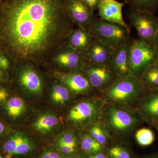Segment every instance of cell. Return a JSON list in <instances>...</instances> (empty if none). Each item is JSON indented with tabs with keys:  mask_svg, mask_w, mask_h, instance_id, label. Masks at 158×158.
<instances>
[{
	"mask_svg": "<svg viewBox=\"0 0 158 158\" xmlns=\"http://www.w3.org/2000/svg\"><path fill=\"white\" fill-rule=\"evenodd\" d=\"M75 25L64 0H2L0 51L13 66L30 62L45 69Z\"/></svg>",
	"mask_w": 158,
	"mask_h": 158,
	"instance_id": "cell-1",
	"label": "cell"
},
{
	"mask_svg": "<svg viewBox=\"0 0 158 158\" xmlns=\"http://www.w3.org/2000/svg\"><path fill=\"white\" fill-rule=\"evenodd\" d=\"M41 66L30 62L13 66L10 73V85L13 93L36 106L43 101V91L49 78Z\"/></svg>",
	"mask_w": 158,
	"mask_h": 158,
	"instance_id": "cell-2",
	"label": "cell"
},
{
	"mask_svg": "<svg viewBox=\"0 0 158 158\" xmlns=\"http://www.w3.org/2000/svg\"><path fill=\"white\" fill-rule=\"evenodd\" d=\"M64 119L60 113L47 107H36L25 127L42 142L51 143L63 130Z\"/></svg>",
	"mask_w": 158,
	"mask_h": 158,
	"instance_id": "cell-3",
	"label": "cell"
},
{
	"mask_svg": "<svg viewBox=\"0 0 158 158\" xmlns=\"http://www.w3.org/2000/svg\"><path fill=\"white\" fill-rule=\"evenodd\" d=\"M42 145L26 127L12 128L0 142V151L7 158H33Z\"/></svg>",
	"mask_w": 158,
	"mask_h": 158,
	"instance_id": "cell-4",
	"label": "cell"
},
{
	"mask_svg": "<svg viewBox=\"0 0 158 158\" xmlns=\"http://www.w3.org/2000/svg\"><path fill=\"white\" fill-rule=\"evenodd\" d=\"M105 90L109 100L120 105L131 103L145 92L139 79L130 75L116 78Z\"/></svg>",
	"mask_w": 158,
	"mask_h": 158,
	"instance_id": "cell-5",
	"label": "cell"
},
{
	"mask_svg": "<svg viewBox=\"0 0 158 158\" xmlns=\"http://www.w3.org/2000/svg\"><path fill=\"white\" fill-rule=\"evenodd\" d=\"M35 106L13 93L0 106V118L12 128L25 127L35 110Z\"/></svg>",
	"mask_w": 158,
	"mask_h": 158,
	"instance_id": "cell-6",
	"label": "cell"
},
{
	"mask_svg": "<svg viewBox=\"0 0 158 158\" xmlns=\"http://www.w3.org/2000/svg\"><path fill=\"white\" fill-rule=\"evenodd\" d=\"M88 29L97 40L116 49L131 38L129 31L123 26L95 17Z\"/></svg>",
	"mask_w": 158,
	"mask_h": 158,
	"instance_id": "cell-7",
	"label": "cell"
},
{
	"mask_svg": "<svg viewBox=\"0 0 158 158\" xmlns=\"http://www.w3.org/2000/svg\"><path fill=\"white\" fill-rule=\"evenodd\" d=\"M158 60V52L153 44L132 40L129 75L139 79L144 70Z\"/></svg>",
	"mask_w": 158,
	"mask_h": 158,
	"instance_id": "cell-8",
	"label": "cell"
},
{
	"mask_svg": "<svg viewBox=\"0 0 158 158\" xmlns=\"http://www.w3.org/2000/svg\"><path fill=\"white\" fill-rule=\"evenodd\" d=\"M86 64L83 54L65 44L52 56L45 69L62 72L82 71Z\"/></svg>",
	"mask_w": 158,
	"mask_h": 158,
	"instance_id": "cell-9",
	"label": "cell"
},
{
	"mask_svg": "<svg viewBox=\"0 0 158 158\" xmlns=\"http://www.w3.org/2000/svg\"><path fill=\"white\" fill-rule=\"evenodd\" d=\"M75 95L59 80L49 75L43 97L46 106L60 113L69 106Z\"/></svg>",
	"mask_w": 158,
	"mask_h": 158,
	"instance_id": "cell-10",
	"label": "cell"
},
{
	"mask_svg": "<svg viewBox=\"0 0 158 158\" xmlns=\"http://www.w3.org/2000/svg\"><path fill=\"white\" fill-rule=\"evenodd\" d=\"M127 15L131 25L137 31L139 39L147 43H153L158 29V16L131 8Z\"/></svg>",
	"mask_w": 158,
	"mask_h": 158,
	"instance_id": "cell-11",
	"label": "cell"
},
{
	"mask_svg": "<svg viewBox=\"0 0 158 158\" xmlns=\"http://www.w3.org/2000/svg\"><path fill=\"white\" fill-rule=\"evenodd\" d=\"M96 105L91 101H81L72 106L66 112L63 118L69 124L81 127L89 123L96 117Z\"/></svg>",
	"mask_w": 158,
	"mask_h": 158,
	"instance_id": "cell-12",
	"label": "cell"
},
{
	"mask_svg": "<svg viewBox=\"0 0 158 158\" xmlns=\"http://www.w3.org/2000/svg\"><path fill=\"white\" fill-rule=\"evenodd\" d=\"M46 70L50 76L59 80L74 95L86 94L93 90L83 71L62 72Z\"/></svg>",
	"mask_w": 158,
	"mask_h": 158,
	"instance_id": "cell-13",
	"label": "cell"
},
{
	"mask_svg": "<svg viewBox=\"0 0 158 158\" xmlns=\"http://www.w3.org/2000/svg\"><path fill=\"white\" fill-rule=\"evenodd\" d=\"M82 71L93 89L105 90L117 78L106 64L86 63Z\"/></svg>",
	"mask_w": 158,
	"mask_h": 158,
	"instance_id": "cell-14",
	"label": "cell"
},
{
	"mask_svg": "<svg viewBox=\"0 0 158 158\" xmlns=\"http://www.w3.org/2000/svg\"><path fill=\"white\" fill-rule=\"evenodd\" d=\"M131 43V38L124 44L114 50L106 63V65L117 78L129 75Z\"/></svg>",
	"mask_w": 158,
	"mask_h": 158,
	"instance_id": "cell-15",
	"label": "cell"
},
{
	"mask_svg": "<svg viewBox=\"0 0 158 158\" xmlns=\"http://www.w3.org/2000/svg\"><path fill=\"white\" fill-rule=\"evenodd\" d=\"M106 119L109 127L119 134L130 131L138 123V118L132 114L116 107L109 108L106 114Z\"/></svg>",
	"mask_w": 158,
	"mask_h": 158,
	"instance_id": "cell-16",
	"label": "cell"
},
{
	"mask_svg": "<svg viewBox=\"0 0 158 158\" xmlns=\"http://www.w3.org/2000/svg\"><path fill=\"white\" fill-rule=\"evenodd\" d=\"M64 5L77 27L88 28L95 18L94 11L84 0H64Z\"/></svg>",
	"mask_w": 158,
	"mask_h": 158,
	"instance_id": "cell-17",
	"label": "cell"
},
{
	"mask_svg": "<svg viewBox=\"0 0 158 158\" xmlns=\"http://www.w3.org/2000/svg\"><path fill=\"white\" fill-rule=\"evenodd\" d=\"M124 2L116 0H101L97 9L101 19L108 22L123 26L131 31L130 27L125 23L123 16L122 11Z\"/></svg>",
	"mask_w": 158,
	"mask_h": 158,
	"instance_id": "cell-18",
	"label": "cell"
},
{
	"mask_svg": "<svg viewBox=\"0 0 158 158\" xmlns=\"http://www.w3.org/2000/svg\"><path fill=\"white\" fill-rule=\"evenodd\" d=\"M141 118L152 125L158 123V90L145 91L138 108Z\"/></svg>",
	"mask_w": 158,
	"mask_h": 158,
	"instance_id": "cell-19",
	"label": "cell"
},
{
	"mask_svg": "<svg viewBox=\"0 0 158 158\" xmlns=\"http://www.w3.org/2000/svg\"><path fill=\"white\" fill-rule=\"evenodd\" d=\"M97 40L88 28L77 27L69 33L65 44L82 54Z\"/></svg>",
	"mask_w": 158,
	"mask_h": 158,
	"instance_id": "cell-20",
	"label": "cell"
},
{
	"mask_svg": "<svg viewBox=\"0 0 158 158\" xmlns=\"http://www.w3.org/2000/svg\"><path fill=\"white\" fill-rule=\"evenodd\" d=\"M115 50L97 40L88 48L83 56L87 63L106 64Z\"/></svg>",
	"mask_w": 158,
	"mask_h": 158,
	"instance_id": "cell-21",
	"label": "cell"
},
{
	"mask_svg": "<svg viewBox=\"0 0 158 158\" xmlns=\"http://www.w3.org/2000/svg\"><path fill=\"white\" fill-rule=\"evenodd\" d=\"M51 144L67 157H72L78 155V142L73 132L63 130Z\"/></svg>",
	"mask_w": 158,
	"mask_h": 158,
	"instance_id": "cell-22",
	"label": "cell"
},
{
	"mask_svg": "<svg viewBox=\"0 0 158 158\" xmlns=\"http://www.w3.org/2000/svg\"><path fill=\"white\" fill-rule=\"evenodd\" d=\"M139 80L145 91L158 90V60L144 70Z\"/></svg>",
	"mask_w": 158,
	"mask_h": 158,
	"instance_id": "cell-23",
	"label": "cell"
},
{
	"mask_svg": "<svg viewBox=\"0 0 158 158\" xmlns=\"http://www.w3.org/2000/svg\"><path fill=\"white\" fill-rule=\"evenodd\" d=\"M130 8L155 14L158 9V0H124Z\"/></svg>",
	"mask_w": 158,
	"mask_h": 158,
	"instance_id": "cell-24",
	"label": "cell"
},
{
	"mask_svg": "<svg viewBox=\"0 0 158 158\" xmlns=\"http://www.w3.org/2000/svg\"><path fill=\"white\" fill-rule=\"evenodd\" d=\"M33 158H69L64 155L51 143L43 144L42 147Z\"/></svg>",
	"mask_w": 158,
	"mask_h": 158,
	"instance_id": "cell-25",
	"label": "cell"
},
{
	"mask_svg": "<svg viewBox=\"0 0 158 158\" xmlns=\"http://www.w3.org/2000/svg\"><path fill=\"white\" fill-rule=\"evenodd\" d=\"M135 138L139 145L147 147L152 144L155 139V136L152 130L147 128H143L136 132Z\"/></svg>",
	"mask_w": 158,
	"mask_h": 158,
	"instance_id": "cell-26",
	"label": "cell"
},
{
	"mask_svg": "<svg viewBox=\"0 0 158 158\" xmlns=\"http://www.w3.org/2000/svg\"><path fill=\"white\" fill-rule=\"evenodd\" d=\"M90 135L96 141L101 145H103L106 142L107 137L105 132L98 125L94 126L91 128Z\"/></svg>",
	"mask_w": 158,
	"mask_h": 158,
	"instance_id": "cell-27",
	"label": "cell"
},
{
	"mask_svg": "<svg viewBox=\"0 0 158 158\" xmlns=\"http://www.w3.org/2000/svg\"><path fill=\"white\" fill-rule=\"evenodd\" d=\"M111 158H131L130 153L126 149L120 146H114L109 151Z\"/></svg>",
	"mask_w": 158,
	"mask_h": 158,
	"instance_id": "cell-28",
	"label": "cell"
},
{
	"mask_svg": "<svg viewBox=\"0 0 158 158\" xmlns=\"http://www.w3.org/2000/svg\"><path fill=\"white\" fill-rule=\"evenodd\" d=\"M11 85H0V106L3 104L13 94Z\"/></svg>",
	"mask_w": 158,
	"mask_h": 158,
	"instance_id": "cell-29",
	"label": "cell"
},
{
	"mask_svg": "<svg viewBox=\"0 0 158 158\" xmlns=\"http://www.w3.org/2000/svg\"><path fill=\"white\" fill-rule=\"evenodd\" d=\"M0 66L9 74L13 67V64L10 59L1 51H0Z\"/></svg>",
	"mask_w": 158,
	"mask_h": 158,
	"instance_id": "cell-30",
	"label": "cell"
},
{
	"mask_svg": "<svg viewBox=\"0 0 158 158\" xmlns=\"http://www.w3.org/2000/svg\"><path fill=\"white\" fill-rule=\"evenodd\" d=\"M12 128L0 118V142L5 138Z\"/></svg>",
	"mask_w": 158,
	"mask_h": 158,
	"instance_id": "cell-31",
	"label": "cell"
},
{
	"mask_svg": "<svg viewBox=\"0 0 158 158\" xmlns=\"http://www.w3.org/2000/svg\"><path fill=\"white\" fill-rule=\"evenodd\" d=\"M10 84V74L0 66V85H8Z\"/></svg>",
	"mask_w": 158,
	"mask_h": 158,
	"instance_id": "cell-32",
	"label": "cell"
},
{
	"mask_svg": "<svg viewBox=\"0 0 158 158\" xmlns=\"http://www.w3.org/2000/svg\"><path fill=\"white\" fill-rule=\"evenodd\" d=\"M88 6L94 11L97 10L101 0H84Z\"/></svg>",
	"mask_w": 158,
	"mask_h": 158,
	"instance_id": "cell-33",
	"label": "cell"
},
{
	"mask_svg": "<svg viewBox=\"0 0 158 158\" xmlns=\"http://www.w3.org/2000/svg\"><path fill=\"white\" fill-rule=\"evenodd\" d=\"M85 158H107V157L104 154L101 153H96L88 155Z\"/></svg>",
	"mask_w": 158,
	"mask_h": 158,
	"instance_id": "cell-34",
	"label": "cell"
},
{
	"mask_svg": "<svg viewBox=\"0 0 158 158\" xmlns=\"http://www.w3.org/2000/svg\"><path fill=\"white\" fill-rule=\"evenodd\" d=\"M153 44L156 47L158 52V29L156 34L154 40Z\"/></svg>",
	"mask_w": 158,
	"mask_h": 158,
	"instance_id": "cell-35",
	"label": "cell"
},
{
	"mask_svg": "<svg viewBox=\"0 0 158 158\" xmlns=\"http://www.w3.org/2000/svg\"><path fill=\"white\" fill-rule=\"evenodd\" d=\"M143 158H158V152L145 156Z\"/></svg>",
	"mask_w": 158,
	"mask_h": 158,
	"instance_id": "cell-36",
	"label": "cell"
},
{
	"mask_svg": "<svg viewBox=\"0 0 158 158\" xmlns=\"http://www.w3.org/2000/svg\"><path fill=\"white\" fill-rule=\"evenodd\" d=\"M0 158H7L6 156L0 151Z\"/></svg>",
	"mask_w": 158,
	"mask_h": 158,
	"instance_id": "cell-37",
	"label": "cell"
},
{
	"mask_svg": "<svg viewBox=\"0 0 158 158\" xmlns=\"http://www.w3.org/2000/svg\"><path fill=\"white\" fill-rule=\"evenodd\" d=\"M153 126L154 127H155L156 129L157 130V131H158V123H156L155 124L153 125Z\"/></svg>",
	"mask_w": 158,
	"mask_h": 158,
	"instance_id": "cell-38",
	"label": "cell"
},
{
	"mask_svg": "<svg viewBox=\"0 0 158 158\" xmlns=\"http://www.w3.org/2000/svg\"><path fill=\"white\" fill-rule=\"evenodd\" d=\"M69 158H83L81 157L80 156H79V155H76L75 156H74L72 157H71Z\"/></svg>",
	"mask_w": 158,
	"mask_h": 158,
	"instance_id": "cell-39",
	"label": "cell"
},
{
	"mask_svg": "<svg viewBox=\"0 0 158 158\" xmlns=\"http://www.w3.org/2000/svg\"><path fill=\"white\" fill-rule=\"evenodd\" d=\"M2 0H0V3H1V2H2Z\"/></svg>",
	"mask_w": 158,
	"mask_h": 158,
	"instance_id": "cell-40",
	"label": "cell"
}]
</instances>
